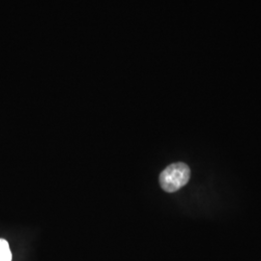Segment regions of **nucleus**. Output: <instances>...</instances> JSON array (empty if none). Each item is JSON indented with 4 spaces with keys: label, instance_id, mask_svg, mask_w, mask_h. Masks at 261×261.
<instances>
[{
    "label": "nucleus",
    "instance_id": "f03ea898",
    "mask_svg": "<svg viewBox=\"0 0 261 261\" xmlns=\"http://www.w3.org/2000/svg\"><path fill=\"white\" fill-rule=\"evenodd\" d=\"M0 261H12L9 244L4 239H0Z\"/></svg>",
    "mask_w": 261,
    "mask_h": 261
},
{
    "label": "nucleus",
    "instance_id": "f257e3e1",
    "mask_svg": "<svg viewBox=\"0 0 261 261\" xmlns=\"http://www.w3.org/2000/svg\"><path fill=\"white\" fill-rule=\"evenodd\" d=\"M190 177L191 171L186 164L176 163L164 169L160 175V184L164 191L174 193L185 186Z\"/></svg>",
    "mask_w": 261,
    "mask_h": 261
}]
</instances>
